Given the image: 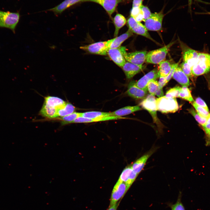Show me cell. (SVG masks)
<instances>
[{
    "label": "cell",
    "instance_id": "cell-45",
    "mask_svg": "<svg viewBox=\"0 0 210 210\" xmlns=\"http://www.w3.org/2000/svg\"><path fill=\"white\" fill-rule=\"evenodd\" d=\"M120 201L117 202L113 205L109 206L108 210H117Z\"/></svg>",
    "mask_w": 210,
    "mask_h": 210
},
{
    "label": "cell",
    "instance_id": "cell-31",
    "mask_svg": "<svg viewBox=\"0 0 210 210\" xmlns=\"http://www.w3.org/2000/svg\"><path fill=\"white\" fill-rule=\"evenodd\" d=\"M178 97L191 103L194 101L190 90L186 86H183L182 87H180Z\"/></svg>",
    "mask_w": 210,
    "mask_h": 210
},
{
    "label": "cell",
    "instance_id": "cell-6",
    "mask_svg": "<svg viewBox=\"0 0 210 210\" xmlns=\"http://www.w3.org/2000/svg\"><path fill=\"white\" fill-rule=\"evenodd\" d=\"M120 48L125 59L127 62L139 66H142L146 61L147 53L146 51L127 52L125 47L120 46Z\"/></svg>",
    "mask_w": 210,
    "mask_h": 210
},
{
    "label": "cell",
    "instance_id": "cell-23",
    "mask_svg": "<svg viewBox=\"0 0 210 210\" xmlns=\"http://www.w3.org/2000/svg\"><path fill=\"white\" fill-rule=\"evenodd\" d=\"M141 109V108L138 105L133 106H128L111 112V116L122 117L139 111Z\"/></svg>",
    "mask_w": 210,
    "mask_h": 210
},
{
    "label": "cell",
    "instance_id": "cell-21",
    "mask_svg": "<svg viewBox=\"0 0 210 210\" xmlns=\"http://www.w3.org/2000/svg\"><path fill=\"white\" fill-rule=\"evenodd\" d=\"M172 77L183 86L187 87L190 85L189 78L183 72L180 65H178L175 68Z\"/></svg>",
    "mask_w": 210,
    "mask_h": 210
},
{
    "label": "cell",
    "instance_id": "cell-15",
    "mask_svg": "<svg viewBox=\"0 0 210 210\" xmlns=\"http://www.w3.org/2000/svg\"><path fill=\"white\" fill-rule=\"evenodd\" d=\"M135 82H131L129 84L126 94L135 99H144L147 96V91L142 90L137 87Z\"/></svg>",
    "mask_w": 210,
    "mask_h": 210
},
{
    "label": "cell",
    "instance_id": "cell-40",
    "mask_svg": "<svg viewBox=\"0 0 210 210\" xmlns=\"http://www.w3.org/2000/svg\"><path fill=\"white\" fill-rule=\"evenodd\" d=\"M142 11L144 17L143 21L149 18L151 16L152 13L149 9L147 6H144L142 5L140 7Z\"/></svg>",
    "mask_w": 210,
    "mask_h": 210
},
{
    "label": "cell",
    "instance_id": "cell-26",
    "mask_svg": "<svg viewBox=\"0 0 210 210\" xmlns=\"http://www.w3.org/2000/svg\"><path fill=\"white\" fill-rule=\"evenodd\" d=\"M58 110L54 107L43 103L40 113L42 116L47 118H53L58 117Z\"/></svg>",
    "mask_w": 210,
    "mask_h": 210
},
{
    "label": "cell",
    "instance_id": "cell-12",
    "mask_svg": "<svg viewBox=\"0 0 210 210\" xmlns=\"http://www.w3.org/2000/svg\"><path fill=\"white\" fill-rule=\"evenodd\" d=\"M158 148L153 146L147 152L137 159L132 165L133 170L138 175L144 169L148 159L155 153Z\"/></svg>",
    "mask_w": 210,
    "mask_h": 210
},
{
    "label": "cell",
    "instance_id": "cell-36",
    "mask_svg": "<svg viewBox=\"0 0 210 210\" xmlns=\"http://www.w3.org/2000/svg\"><path fill=\"white\" fill-rule=\"evenodd\" d=\"M180 66L186 75L193 80V78L195 76L192 73V67L184 61L180 64Z\"/></svg>",
    "mask_w": 210,
    "mask_h": 210
},
{
    "label": "cell",
    "instance_id": "cell-4",
    "mask_svg": "<svg viewBox=\"0 0 210 210\" xmlns=\"http://www.w3.org/2000/svg\"><path fill=\"white\" fill-rule=\"evenodd\" d=\"M156 103L157 110L163 113H175L179 108L176 98L163 96L156 99Z\"/></svg>",
    "mask_w": 210,
    "mask_h": 210
},
{
    "label": "cell",
    "instance_id": "cell-3",
    "mask_svg": "<svg viewBox=\"0 0 210 210\" xmlns=\"http://www.w3.org/2000/svg\"><path fill=\"white\" fill-rule=\"evenodd\" d=\"M175 43V41L172 42L163 47L147 52L145 61L147 63L159 64L164 60L170 48Z\"/></svg>",
    "mask_w": 210,
    "mask_h": 210
},
{
    "label": "cell",
    "instance_id": "cell-9",
    "mask_svg": "<svg viewBox=\"0 0 210 210\" xmlns=\"http://www.w3.org/2000/svg\"><path fill=\"white\" fill-rule=\"evenodd\" d=\"M129 29L133 33L144 36L155 42L151 37L145 26L140 22L136 21L133 17L130 16L127 20Z\"/></svg>",
    "mask_w": 210,
    "mask_h": 210
},
{
    "label": "cell",
    "instance_id": "cell-41",
    "mask_svg": "<svg viewBox=\"0 0 210 210\" xmlns=\"http://www.w3.org/2000/svg\"><path fill=\"white\" fill-rule=\"evenodd\" d=\"M198 105L203 107L209 111V109L207 105L204 101L199 97L197 98L195 101Z\"/></svg>",
    "mask_w": 210,
    "mask_h": 210
},
{
    "label": "cell",
    "instance_id": "cell-8",
    "mask_svg": "<svg viewBox=\"0 0 210 210\" xmlns=\"http://www.w3.org/2000/svg\"><path fill=\"white\" fill-rule=\"evenodd\" d=\"M130 188L125 183L118 180L112 191L109 206L113 205L120 201Z\"/></svg>",
    "mask_w": 210,
    "mask_h": 210
},
{
    "label": "cell",
    "instance_id": "cell-42",
    "mask_svg": "<svg viewBox=\"0 0 210 210\" xmlns=\"http://www.w3.org/2000/svg\"><path fill=\"white\" fill-rule=\"evenodd\" d=\"M179 62H178V63H174L173 64V66L172 68L171 69V70L168 74V76H167L165 77L166 79V80L167 81V82L168 83V82L169 81V80L171 79L172 78V76L173 75V74L174 73V70L175 69V68L178 65H179Z\"/></svg>",
    "mask_w": 210,
    "mask_h": 210
},
{
    "label": "cell",
    "instance_id": "cell-2",
    "mask_svg": "<svg viewBox=\"0 0 210 210\" xmlns=\"http://www.w3.org/2000/svg\"><path fill=\"white\" fill-rule=\"evenodd\" d=\"M20 18L19 12H12L0 10V27L11 29L15 33Z\"/></svg>",
    "mask_w": 210,
    "mask_h": 210
},
{
    "label": "cell",
    "instance_id": "cell-18",
    "mask_svg": "<svg viewBox=\"0 0 210 210\" xmlns=\"http://www.w3.org/2000/svg\"><path fill=\"white\" fill-rule=\"evenodd\" d=\"M133 32L130 29L125 33L106 41V46L108 49L118 48L125 40L133 35Z\"/></svg>",
    "mask_w": 210,
    "mask_h": 210
},
{
    "label": "cell",
    "instance_id": "cell-19",
    "mask_svg": "<svg viewBox=\"0 0 210 210\" xmlns=\"http://www.w3.org/2000/svg\"><path fill=\"white\" fill-rule=\"evenodd\" d=\"M107 55L116 64L120 67L126 62L120 47L117 48L108 49Z\"/></svg>",
    "mask_w": 210,
    "mask_h": 210
},
{
    "label": "cell",
    "instance_id": "cell-39",
    "mask_svg": "<svg viewBox=\"0 0 210 210\" xmlns=\"http://www.w3.org/2000/svg\"><path fill=\"white\" fill-rule=\"evenodd\" d=\"M172 210H185V208L181 201V195L179 196L177 201L174 204L171 205Z\"/></svg>",
    "mask_w": 210,
    "mask_h": 210
},
{
    "label": "cell",
    "instance_id": "cell-29",
    "mask_svg": "<svg viewBox=\"0 0 210 210\" xmlns=\"http://www.w3.org/2000/svg\"><path fill=\"white\" fill-rule=\"evenodd\" d=\"M75 109V107L71 104L66 103L63 107L58 110V117H62L69 115L74 112Z\"/></svg>",
    "mask_w": 210,
    "mask_h": 210
},
{
    "label": "cell",
    "instance_id": "cell-7",
    "mask_svg": "<svg viewBox=\"0 0 210 210\" xmlns=\"http://www.w3.org/2000/svg\"><path fill=\"white\" fill-rule=\"evenodd\" d=\"M164 17L163 10L158 13H152L144 21V26L148 30L158 31L162 30V22Z\"/></svg>",
    "mask_w": 210,
    "mask_h": 210
},
{
    "label": "cell",
    "instance_id": "cell-13",
    "mask_svg": "<svg viewBox=\"0 0 210 210\" xmlns=\"http://www.w3.org/2000/svg\"><path fill=\"white\" fill-rule=\"evenodd\" d=\"M160 77L158 70L155 69L144 75L136 82L135 85L138 87L144 90L147 91V85L151 80H156Z\"/></svg>",
    "mask_w": 210,
    "mask_h": 210
},
{
    "label": "cell",
    "instance_id": "cell-11",
    "mask_svg": "<svg viewBox=\"0 0 210 210\" xmlns=\"http://www.w3.org/2000/svg\"><path fill=\"white\" fill-rule=\"evenodd\" d=\"M106 41H100L90 45L81 46L80 48L88 52L102 55H107L108 49L106 46Z\"/></svg>",
    "mask_w": 210,
    "mask_h": 210
},
{
    "label": "cell",
    "instance_id": "cell-30",
    "mask_svg": "<svg viewBox=\"0 0 210 210\" xmlns=\"http://www.w3.org/2000/svg\"><path fill=\"white\" fill-rule=\"evenodd\" d=\"M111 116V112L98 111H91L82 113L81 116L93 119Z\"/></svg>",
    "mask_w": 210,
    "mask_h": 210
},
{
    "label": "cell",
    "instance_id": "cell-27",
    "mask_svg": "<svg viewBox=\"0 0 210 210\" xmlns=\"http://www.w3.org/2000/svg\"><path fill=\"white\" fill-rule=\"evenodd\" d=\"M113 22L115 27L114 36L117 37L120 29L125 24L126 20L124 16L117 13L113 18Z\"/></svg>",
    "mask_w": 210,
    "mask_h": 210
},
{
    "label": "cell",
    "instance_id": "cell-46",
    "mask_svg": "<svg viewBox=\"0 0 210 210\" xmlns=\"http://www.w3.org/2000/svg\"><path fill=\"white\" fill-rule=\"evenodd\" d=\"M193 0H188V10L190 12H191V7Z\"/></svg>",
    "mask_w": 210,
    "mask_h": 210
},
{
    "label": "cell",
    "instance_id": "cell-44",
    "mask_svg": "<svg viewBox=\"0 0 210 210\" xmlns=\"http://www.w3.org/2000/svg\"><path fill=\"white\" fill-rule=\"evenodd\" d=\"M143 0H133L132 8H140L142 5Z\"/></svg>",
    "mask_w": 210,
    "mask_h": 210
},
{
    "label": "cell",
    "instance_id": "cell-14",
    "mask_svg": "<svg viewBox=\"0 0 210 210\" xmlns=\"http://www.w3.org/2000/svg\"><path fill=\"white\" fill-rule=\"evenodd\" d=\"M138 175L133 170L132 165L125 167L122 172L119 179L130 187Z\"/></svg>",
    "mask_w": 210,
    "mask_h": 210
},
{
    "label": "cell",
    "instance_id": "cell-48",
    "mask_svg": "<svg viewBox=\"0 0 210 210\" xmlns=\"http://www.w3.org/2000/svg\"><path fill=\"white\" fill-rule=\"evenodd\" d=\"M206 4H210V3H208V2H206Z\"/></svg>",
    "mask_w": 210,
    "mask_h": 210
},
{
    "label": "cell",
    "instance_id": "cell-17",
    "mask_svg": "<svg viewBox=\"0 0 210 210\" xmlns=\"http://www.w3.org/2000/svg\"><path fill=\"white\" fill-rule=\"evenodd\" d=\"M124 71L127 78L130 79L141 71L144 66H139L131 62H126L121 67Z\"/></svg>",
    "mask_w": 210,
    "mask_h": 210
},
{
    "label": "cell",
    "instance_id": "cell-38",
    "mask_svg": "<svg viewBox=\"0 0 210 210\" xmlns=\"http://www.w3.org/2000/svg\"><path fill=\"white\" fill-rule=\"evenodd\" d=\"M180 88V87L176 86L170 89L167 92L165 96L172 98L178 97Z\"/></svg>",
    "mask_w": 210,
    "mask_h": 210
},
{
    "label": "cell",
    "instance_id": "cell-47",
    "mask_svg": "<svg viewBox=\"0 0 210 210\" xmlns=\"http://www.w3.org/2000/svg\"><path fill=\"white\" fill-rule=\"evenodd\" d=\"M198 13L199 14H207V15H210V11L207 12H203V13Z\"/></svg>",
    "mask_w": 210,
    "mask_h": 210
},
{
    "label": "cell",
    "instance_id": "cell-28",
    "mask_svg": "<svg viewBox=\"0 0 210 210\" xmlns=\"http://www.w3.org/2000/svg\"><path fill=\"white\" fill-rule=\"evenodd\" d=\"M171 64L168 60H164L159 64L158 72L160 77H166L168 75L172 68Z\"/></svg>",
    "mask_w": 210,
    "mask_h": 210
},
{
    "label": "cell",
    "instance_id": "cell-25",
    "mask_svg": "<svg viewBox=\"0 0 210 210\" xmlns=\"http://www.w3.org/2000/svg\"><path fill=\"white\" fill-rule=\"evenodd\" d=\"M147 89L150 94L152 95H156L158 98L163 96L162 89L160 87L158 82L156 80H151L148 83Z\"/></svg>",
    "mask_w": 210,
    "mask_h": 210
},
{
    "label": "cell",
    "instance_id": "cell-16",
    "mask_svg": "<svg viewBox=\"0 0 210 210\" xmlns=\"http://www.w3.org/2000/svg\"><path fill=\"white\" fill-rule=\"evenodd\" d=\"M121 0H84V2L91 1L102 6L110 16L115 10L118 4Z\"/></svg>",
    "mask_w": 210,
    "mask_h": 210
},
{
    "label": "cell",
    "instance_id": "cell-37",
    "mask_svg": "<svg viewBox=\"0 0 210 210\" xmlns=\"http://www.w3.org/2000/svg\"><path fill=\"white\" fill-rule=\"evenodd\" d=\"M196 112L202 117L207 118L209 116L210 113L209 111L196 104L195 101L191 103Z\"/></svg>",
    "mask_w": 210,
    "mask_h": 210
},
{
    "label": "cell",
    "instance_id": "cell-35",
    "mask_svg": "<svg viewBox=\"0 0 210 210\" xmlns=\"http://www.w3.org/2000/svg\"><path fill=\"white\" fill-rule=\"evenodd\" d=\"M206 135V145H210V113L207 118V121L202 127Z\"/></svg>",
    "mask_w": 210,
    "mask_h": 210
},
{
    "label": "cell",
    "instance_id": "cell-24",
    "mask_svg": "<svg viewBox=\"0 0 210 210\" xmlns=\"http://www.w3.org/2000/svg\"><path fill=\"white\" fill-rule=\"evenodd\" d=\"M44 103L58 110L63 107L66 102L59 97L48 96L45 98Z\"/></svg>",
    "mask_w": 210,
    "mask_h": 210
},
{
    "label": "cell",
    "instance_id": "cell-33",
    "mask_svg": "<svg viewBox=\"0 0 210 210\" xmlns=\"http://www.w3.org/2000/svg\"><path fill=\"white\" fill-rule=\"evenodd\" d=\"M189 112L195 118L197 122L203 127L205 125L207 118L200 116L193 108L188 110Z\"/></svg>",
    "mask_w": 210,
    "mask_h": 210
},
{
    "label": "cell",
    "instance_id": "cell-43",
    "mask_svg": "<svg viewBox=\"0 0 210 210\" xmlns=\"http://www.w3.org/2000/svg\"><path fill=\"white\" fill-rule=\"evenodd\" d=\"M168 83L165 78V77H160L158 83L159 86L161 88H162L165 85Z\"/></svg>",
    "mask_w": 210,
    "mask_h": 210
},
{
    "label": "cell",
    "instance_id": "cell-34",
    "mask_svg": "<svg viewBox=\"0 0 210 210\" xmlns=\"http://www.w3.org/2000/svg\"><path fill=\"white\" fill-rule=\"evenodd\" d=\"M130 15L138 22H140L143 21V15L140 8H132L130 12Z\"/></svg>",
    "mask_w": 210,
    "mask_h": 210
},
{
    "label": "cell",
    "instance_id": "cell-1",
    "mask_svg": "<svg viewBox=\"0 0 210 210\" xmlns=\"http://www.w3.org/2000/svg\"><path fill=\"white\" fill-rule=\"evenodd\" d=\"M192 69L195 77L209 72L210 71V54L199 52L197 61L192 67Z\"/></svg>",
    "mask_w": 210,
    "mask_h": 210
},
{
    "label": "cell",
    "instance_id": "cell-22",
    "mask_svg": "<svg viewBox=\"0 0 210 210\" xmlns=\"http://www.w3.org/2000/svg\"><path fill=\"white\" fill-rule=\"evenodd\" d=\"M125 117L115 116H110L93 119L89 118L80 116L76 118L72 123H90L97 122L103 121L111 120H116L126 118Z\"/></svg>",
    "mask_w": 210,
    "mask_h": 210
},
{
    "label": "cell",
    "instance_id": "cell-5",
    "mask_svg": "<svg viewBox=\"0 0 210 210\" xmlns=\"http://www.w3.org/2000/svg\"><path fill=\"white\" fill-rule=\"evenodd\" d=\"M140 105L149 112L153 118L154 122L156 123L158 127L159 128L161 127L160 122L157 116V109L155 96L150 94H148L140 103Z\"/></svg>",
    "mask_w": 210,
    "mask_h": 210
},
{
    "label": "cell",
    "instance_id": "cell-10",
    "mask_svg": "<svg viewBox=\"0 0 210 210\" xmlns=\"http://www.w3.org/2000/svg\"><path fill=\"white\" fill-rule=\"evenodd\" d=\"M180 44L183 61L192 67L197 61L199 52L190 48L182 42Z\"/></svg>",
    "mask_w": 210,
    "mask_h": 210
},
{
    "label": "cell",
    "instance_id": "cell-32",
    "mask_svg": "<svg viewBox=\"0 0 210 210\" xmlns=\"http://www.w3.org/2000/svg\"><path fill=\"white\" fill-rule=\"evenodd\" d=\"M82 113L76 112L74 113L62 117L60 120H62V124L65 125L71 123L76 118L81 116Z\"/></svg>",
    "mask_w": 210,
    "mask_h": 210
},
{
    "label": "cell",
    "instance_id": "cell-20",
    "mask_svg": "<svg viewBox=\"0 0 210 210\" xmlns=\"http://www.w3.org/2000/svg\"><path fill=\"white\" fill-rule=\"evenodd\" d=\"M84 0H64L56 6L48 9L47 11L53 12L56 15L62 13L64 10L71 6L80 2H84Z\"/></svg>",
    "mask_w": 210,
    "mask_h": 210
}]
</instances>
